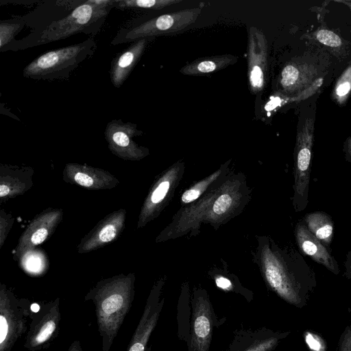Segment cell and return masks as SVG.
Instances as JSON below:
<instances>
[{
	"instance_id": "cell-1",
	"label": "cell",
	"mask_w": 351,
	"mask_h": 351,
	"mask_svg": "<svg viewBox=\"0 0 351 351\" xmlns=\"http://www.w3.org/2000/svg\"><path fill=\"white\" fill-rule=\"evenodd\" d=\"M115 0H86L67 16L38 34H29L21 40H14L2 51L25 49L84 33L95 35L104 25Z\"/></svg>"
},
{
	"instance_id": "cell-2",
	"label": "cell",
	"mask_w": 351,
	"mask_h": 351,
	"mask_svg": "<svg viewBox=\"0 0 351 351\" xmlns=\"http://www.w3.org/2000/svg\"><path fill=\"white\" fill-rule=\"evenodd\" d=\"M271 261L265 269L271 288L290 304L306 305L317 285L313 269L294 249L278 250Z\"/></svg>"
},
{
	"instance_id": "cell-3",
	"label": "cell",
	"mask_w": 351,
	"mask_h": 351,
	"mask_svg": "<svg viewBox=\"0 0 351 351\" xmlns=\"http://www.w3.org/2000/svg\"><path fill=\"white\" fill-rule=\"evenodd\" d=\"M133 282L119 278L97 285L86 296L95 306L98 330L103 351H109L128 314L133 300Z\"/></svg>"
},
{
	"instance_id": "cell-4",
	"label": "cell",
	"mask_w": 351,
	"mask_h": 351,
	"mask_svg": "<svg viewBox=\"0 0 351 351\" xmlns=\"http://www.w3.org/2000/svg\"><path fill=\"white\" fill-rule=\"evenodd\" d=\"M96 49L93 38L41 54L23 70V76L32 80L67 79L80 64L92 56Z\"/></svg>"
},
{
	"instance_id": "cell-5",
	"label": "cell",
	"mask_w": 351,
	"mask_h": 351,
	"mask_svg": "<svg viewBox=\"0 0 351 351\" xmlns=\"http://www.w3.org/2000/svg\"><path fill=\"white\" fill-rule=\"evenodd\" d=\"M201 12L199 8H188L147 20L128 21L118 30L111 44L117 45L180 32L194 23Z\"/></svg>"
},
{
	"instance_id": "cell-6",
	"label": "cell",
	"mask_w": 351,
	"mask_h": 351,
	"mask_svg": "<svg viewBox=\"0 0 351 351\" xmlns=\"http://www.w3.org/2000/svg\"><path fill=\"white\" fill-rule=\"evenodd\" d=\"M31 304L18 300L4 286L0 291V351H10L26 331Z\"/></svg>"
},
{
	"instance_id": "cell-7",
	"label": "cell",
	"mask_w": 351,
	"mask_h": 351,
	"mask_svg": "<svg viewBox=\"0 0 351 351\" xmlns=\"http://www.w3.org/2000/svg\"><path fill=\"white\" fill-rule=\"evenodd\" d=\"M313 132V120L307 118L298 133L295 145L293 204L296 212L303 211L308 204Z\"/></svg>"
},
{
	"instance_id": "cell-8",
	"label": "cell",
	"mask_w": 351,
	"mask_h": 351,
	"mask_svg": "<svg viewBox=\"0 0 351 351\" xmlns=\"http://www.w3.org/2000/svg\"><path fill=\"white\" fill-rule=\"evenodd\" d=\"M30 319L24 347L30 351L48 348L58 334L61 319L59 300L43 304L36 313L32 311Z\"/></svg>"
},
{
	"instance_id": "cell-9",
	"label": "cell",
	"mask_w": 351,
	"mask_h": 351,
	"mask_svg": "<svg viewBox=\"0 0 351 351\" xmlns=\"http://www.w3.org/2000/svg\"><path fill=\"white\" fill-rule=\"evenodd\" d=\"M268 71V44L263 32L251 27L247 42V77L250 92H261L267 83Z\"/></svg>"
},
{
	"instance_id": "cell-10",
	"label": "cell",
	"mask_w": 351,
	"mask_h": 351,
	"mask_svg": "<svg viewBox=\"0 0 351 351\" xmlns=\"http://www.w3.org/2000/svg\"><path fill=\"white\" fill-rule=\"evenodd\" d=\"M142 134L137 125L132 122H123L121 119L109 121L105 129V138L109 149L116 155L124 158H137L143 154L134 138Z\"/></svg>"
},
{
	"instance_id": "cell-11",
	"label": "cell",
	"mask_w": 351,
	"mask_h": 351,
	"mask_svg": "<svg viewBox=\"0 0 351 351\" xmlns=\"http://www.w3.org/2000/svg\"><path fill=\"white\" fill-rule=\"evenodd\" d=\"M84 0L47 1L37 6L33 11L17 16L31 29L29 34H38L53 23L67 16Z\"/></svg>"
},
{
	"instance_id": "cell-12",
	"label": "cell",
	"mask_w": 351,
	"mask_h": 351,
	"mask_svg": "<svg viewBox=\"0 0 351 351\" xmlns=\"http://www.w3.org/2000/svg\"><path fill=\"white\" fill-rule=\"evenodd\" d=\"M295 236L298 246L303 254L324 266L334 274H339V268L337 261L330 254L328 247L308 230L303 221L297 223Z\"/></svg>"
},
{
	"instance_id": "cell-13",
	"label": "cell",
	"mask_w": 351,
	"mask_h": 351,
	"mask_svg": "<svg viewBox=\"0 0 351 351\" xmlns=\"http://www.w3.org/2000/svg\"><path fill=\"white\" fill-rule=\"evenodd\" d=\"M210 304L206 298H199L194 304L191 351H208L212 337L213 319Z\"/></svg>"
},
{
	"instance_id": "cell-14",
	"label": "cell",
	"mask_w": 351,
	"mask_h": 351,
	"mask_svg": "<svg viewBox=\"0 0 351 351\" xmlns=\"http://www.w3.org/2000/svg\"><path fill=\"white\" fill-rule=\"evenodd\" d=\"M149 38H142L132 42L112 60L110 69V81L114 88H120L128 79L133 69L142 57Z\"/></svg>"
},
{
	"instance_id": "cell-15",
	"label": "cell",
	"mask_w": 351,
	"mask_h": 351,
	"mask_svg": "<svg viewBox=\"0 0 351 351\" xmlns=\"http://www.w3.org/2000/svg\"><path fill=\"white\" fill-rule=\"evenodd\" d=\"M163 300L159 302L158 295H150L127 351H145L149 338L157 324Z\"/></svg>"
},
{
	"instance_id": "cell-16",
	"label": "cell",
	"mask_w": 351,
	"mask_h": 351,
	"mask_svg": "<svg viewBox=\"0 0 351 351\" xmlns=\"http://www.w3.org/2000/svg\"><path fill=\"white\" fill-rule=\"evenodd\" d=\"M311 73L304 71V67L293 63L288 64L282 69L280 75V84L287 93H298L294 100L304 99L316 91V89L307 87L311 80Z\"/></svg>"
},
{
	"instance_id": "cell-17",
	"label": "cell",
	"mask_w": 351,
	"mask_h": 351,
	"mask_svg": "<svg viewBox=\"0 0 351 351\" xmlns=\"http://www.w3.org/2000/svg\"><path fill=\"white\" fill-rule=\"evenodd\" d=\"M59 217V212H51L40 216L32 221L21 238L19 250L23 252L32 246L42 243L56 226Z\"/></svg>"
},
{
	"instance_id": "cell-18",
	"label": "cell",
	"mask_w": 351,
	"mask_h": 351,
	"mask_svg": "<svg viewBox=\"0 0 351 351\" xmlns=\"http://www.w3.org/2000/svg\"><path fill=\"white\" fill-rule=\"evenodd\" d=\"M237 60L236 56L231 54L201 58L184 65L180 72L191 76L208 75L236 63Z\"/></svg>"
},
{
	"instance_id": "cell-19",
	"label": "cell",
	"mask_w": 351,
	"mask_h": 351,
	"mask_svg": "<svg viewBox=\"0 0 351 351\" xmlns=\"http://www.w3.org/2000/svg\"><path fill=\"white\" fill-rule=\"evenodd\" d=\"M303 222L308 230L328 248L334 234V223L331 217L325 212L315 211L306 214Z\"/></svg>"
},
{
	"instance_id": "cell-20",
	"label": "cell",
	"mask_w": 351,
	"mask_h": 351,
	"mask_svg": "<svg viewBox=\"0 0 351 351\" xmlns=\"http://www.w3.org/2000/svg\"><path fill=\"white\" fill-rule=\"evenodd\" d=\"M124 215L121 213L109 219L95 232L92 239L87 242L86 250L113 240L121 230Z\"/></svg>"
},
{
	"instance_id": "cell-21",
	"label": "cell",
	"mask_w": 351,
	"mask_h": 351,
	"mask_svg": "<svg viewBox=\"0 0 351 351\" xmlns=\"http://www.w3.org/2000/svg\"><path fill=\"white\" fill-rule=\"evenodd\" d=\"M182 0H115L114 8L120 10L141 8L159 10Z\"/></svg>"
},
{
	"instance_id": "cell-22",
	"label": "cell",
	"mask_w": 351,
	"mask_h": 351,
	"mask_svg": "<svg viewBox=\"0 0 351 351\" xmlns=\"http://www.w3.org/2000/svg\"><path fill=\"white\" fill-rule=\"evenodd\" d=\"M25 23L19 17L0 23V49L1 51L12 41L14 36L23 28Z\"/></svg>"
},
{
	"instance_id": "cell-23",
	"label": "cell",
	"mask_w": 351,
	"mask_h": 351,
	"mask_svg": "<svg viewBox=\"0 0 351 351\" xmlns=\"http://www.w3.org/2000/svg\"><path fill=\"white\" fill-rule=\"evenodd\" d=\"M72 166L77 170L74 172L73 176V180L75 183L89 189L99 186L98 172H93V169L85 167H80L78 165Z\"/></svg>"
},
{
	"instance_id": "cell-24",
	"label": "cell",
	"mask_w": 351,
	"mask_h": 351,
	"mask_svg": "<svg viewBox=\"0 0 351 351\" xmlns=\"http://www.w3.org/2000/svg\"><path fill=\"white\" fill-rule=\"evenodd\" d=\"M351 91V64L344 71L338 79L334 88V97L339 104H343Z\"/></svg>"
},
{
	"instance_id": "cell-25",
	"label": "cell",
	"mask_w": 351,
	"mask_h": 351,
	"mask_svg": "<svg viewBox=\"0 0 351 351\" xmlns=\"http://www.w3.org/2000/svg\"><path fill=\"white\" fill-rule=\"evenodd\" d=\"M316 38L319 43L332 47H337L341 45L340 37L328 29L319 30L316 34Z\"/></svg>"
},
{
	"instance_id": "cell-26",
	"label": "cell",
	"mask_w": 351,
	"mask_h": 351,
	"mask_svg": "<svg viewBox=\"0 0 351 351\" xmlns=\"http://www.w3.org/2000/svg\"><path fill=\"white\" fill-rule=\"evenodd\" d=\"M278 341V339L275 337L266 338L254 343L245 351H270L276 346Z\"/></svg>"
},
{
	"instance_id": "cell-27",
	"label": "cell",
	"mask_w": 351,
	"mask_h": 351,
	"mask_svg": "<svg viewBox=\"0 0 351 351\" xmlns=\"http://www.w3.org/2000/svg\"><path fill=\"white\" fill-rule=\"evenodd\" d=\"M304 339L312 351H325L324 341L319 335L307 331L304 333Z\"/></svg>"
},
{
	"instance_id": "cell-28",
	"label": "cell",
	"mask_w": 351,
	"mask_h": 351,
	"mask_svg": "<svg viewBox=\"0 0 351 351\" xmlns=\"http://www.w3.org/2000/svg\"><path fill=\"white\" fill-rule=\"evenodd\" d=\"M232 203V199L228 194L220 195L215 202L213 210L215 213L221 215L228 210Z\"/></svg>"
},
{
	"instance_id": "cell-29",
	"label": "cell",
	"mask_w": 351,
	"mask_h": 351,
	"mask_svg": "<svg viewBox=\"0 0 351 351\" xmlns=\"http://www.w3.org/2000/svg\"><path fill=\"white\" fill-rule=\"evenodd\" d=\"M169 182L164 181L161 182L153 192L151 197V201L154 204L160 202L165 197L169 190Z\"/></svg>"
},
{
	"instance_id": "cell-30",
	"label": "cell",
	"mask_w": 351,
	"mask_h": 351,
	"mask_svg": "<svg viewBox=\"0 0 351 351\" xmlns=\"http://www.w3.org/2000/svg\"><path fill=\"white\" fill-rule=\"evenodd\" d=\"M339 351H351V326H348L342 333L339 345Z\"/></svg>"
},
{
	"instance_id": "cell-31",
	"label": "cell",
	"mask_w": 351,
	"mask_h": 351,
	"mask_svg": "<svg viewBox=\"0 0 351 351\" xmlns=\"http://www.w3.org/2000/svg\"><path fill=\"white\" fill-rule=\"evenodd\" d=\"M200 192L196 189H190L186 191L182 196V200L184 203L191 202L195 199H196L199 196Z\"/></svg>"
},
{
	"instance_id": "cell-32",
	"label": "cell",
	"mask_w": 351,
	"mask_h": 351,
	"mask_svg": "<svg viewBox=\"0 0 351 351\" xmlns=\"http://www.w3.org/2000/svg\"><path fill=\"white\" fill-rule=\"evenodd\" d=\"M343 265L345 269L344 276L351 280V251L346 254Z\"/></svg>"
},
{
	"instance_id": "cell-33",
	"label": "cell",
	"mask_w": 351,
	"mask_h": 351,
	"mask_svg": "<svg viewBox=\"0 0 351 351\" xmlns=\"http://www.w3.org/2000/svg\"><path fill=\"white\" fill-rule=\"evenodd\" d=\"M215 282L218 287L223 290H229L232 287L231 282L224 277H218Z\"/></svg>"
},
{
	"instance_id": "cell-34",
	"label": "cell",
	"mask_w": 351,
	"mask_h": 351,
	"mask_svg": "<svg viewBox=\"0 0 351 351\" xmlns=\"http://www.w3.org/2000/svg\"><path fill=\"white\" fill-rule=\"evenodd\" d=\"M344 152L346 160L351 162V137H348L345 142Z\"/></svg>"
},
{
	"instance_id": "cell-35",
	"label": "cell",
	"mask_w": 351,
	"mask_h": 351,
	"mask_svg": "<svg viewBox=\"0 0 351 351\" xmlns=\"http://www.w3.org/2000/svg\"><path fill=\"white\" fill-rule=\"evenodd\" d=\"M68 351H82L80 341L77 340L73 341L70 346Z\"/></svg>"
},
{
	"instance_id": "cell-36",
	"label": "cell",
	"mask_w": 351,
	"mask_h": 351,
	"mask_svg": "<svg viewBox=\"0 0 351 351\" xmlns=\"http://www.w3.org/2000/svg\"><path fill=\"white\" fill-rule=\"evenodd\" d=\"M40 309V306L36 303H34L32 304H31V311L32 312H34V313H36L38 311H39V310Z\"/></svg>"
},
{
	"instance_id": "cell-37",
	"label": "cell",
	"mask_w": 351,
	"mask_h": 351,
	"mask_svg": "<svg viewBox=\"0 0 351 351\" xmlns=\"http://www.w3.org/2000/svg\"><path fill=\"white\" fill-rule=\"evenodd\" d=\"M338 2H341V3H345L346 5H347L350 9H351V1H339Z\"/></svg>"
}]
</instances>
